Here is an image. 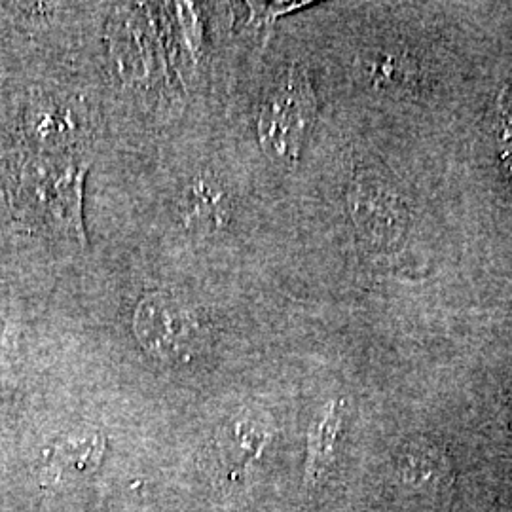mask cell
Returning <instances> with one entry per match:
<instances>
[{"label":"cell","instance_id":"obj_8","mask_svg":"<svg viewBox=\"0 0 512 512\" xmlns=\"http://www.w3.org/2000/svg\"><path fill=\"white\" fill-rule=\"evenodd\" d=\"M399 469L404 482L418 490L440 488L452 478V465L448 458L427 442L410 444L403 452Z\"/></svg>","mask_w":512,"mask_h":512},{"label":"cell","instance_id":"obj_11","mask_svg":"<svg viewBox=\"0 0 512 512\" xmlns=\"http://www.w3.org/2000/svg\"><path fill=\"white\" fill-rule=\"evenodd\" d=\"M499 110H501V156L507 169V177L512 188V84L507 86L499 95Z\"/></svg>","mask_w":512,"mask_h":512},{"label":"cell","instance_id":"obj_4","mask_svg":"<svg viewBox=\"0 0 512 512\" xmlns=\"http://www.w3.org/2000/svg\"><path fill=\"white\" fill-rule=\"evenodd\" d=\"M90 129L86 105L76 99H46L29 116L31 137L55 156L71 154Z\"/></svg>","mask_w":512,"mask_h":512},{"label":"cell","instance_id":"obj_6","mask_svg":"<svg viewBox=\"0 0 512 512\" xmlns=\"http://www.w3.org/2000/svg\"><path fill=\"white\" fill-rule=\"evenodd\" d=\"M351 209L359 232L372 241H393L389 232L395 234L403 226L393 196L365 183L351 188Z\"/></svg>","mask_w":512,"mask_h":512},{"label":"cell","instance_id":"obj_10","mask_svg":"<svg viewBox=\"0 0 512 512\" xmlns=\"http://www.w3.org/2000/svg\"><path fill=\"white\" fill-rule=\"evenodd\" d=\"M306 4L310 2H247L245 6L249 12V18L245 23L249 27H272L275 19Z\"/></svg>","mask_w":512,"mask_h":512},{"label":"cell","instance_id":"obj_12","mask_svg":"<svg viewBox=\"0 0 512 512\" xmlns=\"http://www.w3.org/2000/svg\"><path fill=\"white\" fill-rule=\"evenodd\" d=\"M194 8L196 6H192V4H177V12H179V19H181L184 37L188 40V46L196 50L200 46L202 23H200L198 12Z\"/></svg>","mask_w":512,"mask_h":512},{"label":"cell","instance_id":"obj_13","mask_svg":"<svg viewBox=\"0 0 512 512\" xmlns=\"http://www.w3.org/2000/svg\"><path fill=\"white\" fill-rule=\"evenodd\" d=\"M133 512H152V511H150V509H145V507H143V509H137V511H133Z\"/></svg>","mask_w":512,"mask_h":512},{"label":"cell","instance_id":"obj_2","mask_svg":"<svg viewBox=\"0 0 512 512\" xmlns=\"http://www.w3.org/2000/svg\"><path fill=\"white\" fill-rule=\"evenodd\" d=\"M90 162L71 154L29 165L23 173V200L38 222L57 234L88 245L84 224V183Z\"/></svg>","mask_w":512,"mask_h":512},{"label":"cell","instance_id":"obj_7","mask_svg":"<svg viewBox=\"0 0 512 512\" xmlns=\"http://www.w3.org/2000/svg\"><path fill=\"white\" fill-rule=\"evenodd\" d=\"M342 421H344V401H334L311 425L310 454H308V471H306L308 486H315L323 476L327 475L336 452V442L342 431Z\"/></svg>","mask_w":512,"mask_h":512},{"label":"cell","instance_id":"obj_3","mask_svg":"<svg viewBox=\"0 0 512 512\" xmlns=\"http://www.w3.org/2000/svg\"><path fill=\"white\" fill-rule=\"evenodd\" d=\"M133 330L148 355L165 365L192 361L207 336L202 313L181 296L165 291L141 298L133 315Z\"/></svg>","mask_w":512,"mask_h":512},{"label":"cell","instance_id":"obj_5","mask_svg":"<svg viewBox=\"0 0 512 512\" xmlns=\"http://www.w3.org/2000/svg\"><path fill=\"white\" fill-rule=\"evenodd\" d=\"M177 213L188 230L217 234L232 219V198L215 175L202 173L184 186L177 202Z\"/></svg>","mask_w":512,"mask_h":512},{"label":"cell","instance_id":"obj_1","mask_svg":"<svg viewBox=\"0 0 512 512\" xmlns=\"http://www.w3.org/2000/svg\"><path fill=\"white\" fill-rule=\"evenodd\" d=\"M317 118V99L306 65L291 63L264 93L258 110L262 152L281 165L298 162Z\"/></svg>","mask_w":512,"mask_h":512},{"label":"cell","instance_id":"obj_9","mask_svg":"<svg viewBox=\"0 0 512 512\" xmlns=\"http://www.w3.org/2000/svg\"><path fill=\"white\" fill-rule=\"evenodd\" d=\"M268 442V431L253 420H239L230 427L226 448L230 450V469L243 471L255 461Z\"/></svg>","mask_w":512,"mask_h":512}]
</instances>
